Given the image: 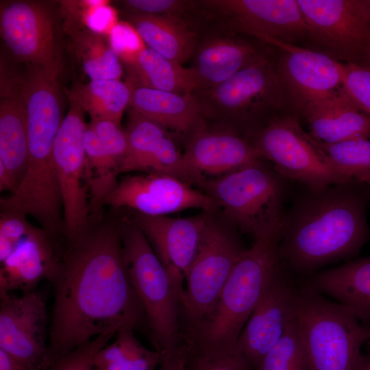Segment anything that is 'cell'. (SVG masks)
<instances>
[{
    "mask_svg": "<svg viewBox=\"0 0 370 370\" xmlns=\"http://www.w3.org/2000/svg\"><path fill=\"white\" fill-rule=\"evenodd\" d=\"M121 220L104 215L65 244L51 282L48 346L52 365L107 332L146 329L149 334L124 262Z\"/></svg>",
    "mask_w": 370,
    "mask_h": 370,
    "instance_id": "6da1fadb",
    "label": "cell"
},
{
    "mask_svg": "<svg viewBox=\"0 0 370 370\" xmlns=\"http://www.w3.org/2000/svg\"><path fill=\"white\" fill-rule=\"evenodd\" d=\"M365 184L353 180L308 189L295 202L284 214L278 248L287 271L307 273L358 253L370 237Z\"/></svg>",
    "mask_w": 370,
    "mask_h": 370,
    "instance_id": "7a4b0ae2",
    "label": "cell"
},
{
    "mask_svg": "<svg viewBox=\"0 0 370 370\" xmlns=\"http://www.w3.org/2000/svg\"><path fill=\"white\" fill-rule=\"evenodd\" d=\"M283 221L255 241L235 264L209 315L188 340L234 347L252 312L258 305L282 264L278 248Z\"/></svg>",
    "mask_w": 370,
    "mask_h": 370,
    "instance_id": "3957f363",
    "label": "cell"
},
{
    "mask_svg": "<svg viewBox=\"0 0 370 370\" xmlns=\"http://www.w3.org/2000/svg\"><path fill=\"white\" fill-rule=\"evenodd\" d=\"M277 60L278 49L271 45L261 58L225 82L194 92L204 119L245 136L276 116L296 114Z\"/></svg>",
    "mask_w": 370,
    "mask_h": 370,
    "instance_id": "277c9868",
    "label": "cell"
},
{
    "mask_svg": "<svg viewBox=\"0 0 370 370\" xmlns=\"http://www.w3.org/2000/svg\"><path fill=\"white\" fill-rule=\"evenodd\" d=\"M123 258L130 281L145 312L151 340L164 354L182 341L178 286L133 219L121 220Z\"/></svg>",
    "mask_w": 370,
    "mask_h": 370,
    "instance_id": "5b68a950",
    "label": "cell"
},
{
    "mask_svg": "<svg viewBox=\"0 0 370 370\" xmlns=\"http://www.w3.org/2000/svg\"><path fill=\"white\" fill-rule=\"evenodd\" d=\"M297 322L307 370H357L370 327L308 284L298 289Z\"/></svg>",
    "mask_w": 370,
    "mask_h": 370,
    "instance_id": "8992f818",
    "label": "cell"
},
{
    "mask_svg": "<svg viewBox=\"0 0 370 370\" xmlns=\"http://www.w3.org/2000/svg\"><path fill=\"white\" fill-rule=\"evenodd\" d=\"M263 160L199 185L221 208L223 221L255 241L280 225L285 214L284 178Z\"/></svg>",
    "mask_w": 370,
    "mask_h": 370,
    "instance_id": "52a82bcc",
    "label": "cell"
},
{
    "mask_svg": "<svg viewBox=\"0 0 370 370\" xmlns=\"http://www.w3.org/2000/svg\"><path fill=\"white\" fill-rule=\"evenodd\" d=\"M245 137L284 179L309 190L351 182L333 167L319 142L302 128L297 114L276 116Z\"/></svg>",
    "mask_w": 370,
    "mask_h": 370,
    "instance_id": "ba28073f",
    "label": "cell"
},
{
    "mask_svg": "<svg viewBox=\"0 0 370 370\" xmlns=\"http://www.w3.org/2000/svg\"><path fill=\"white\" fill-rule=\"evenodd\" d=\"M245 250L236 228L213 216L185 278L180 313L182 335L191 333L212 312Z\"/></svg>",
    "mask_w": 370,
    "mask_h": 370,
    "instance_id": "9c48e42d",
    "label": "cell"
},
{
    "mask_svg": "<svg viewBox=\"0 0 370 370\" xmlns=\"http://www.w3.org/2000/svg\"><path fill=\"white\" fill-rule=\"evenodd\" d=\"M307 27V49L343 64L370 61V17L365 0H297Z\"/></svg>",
    "mask_w": 370,
    "mask_h": 370,
    "instance_id": "30bf717a",
    "label": "cell"
},
{
    "mask_svg": "<svg viewBox=\"0 0 370 370\" xmlns=\"http://www.w3.org/2000/svg\"><path fill=\"white\" fill-rule=\"evenodd\" d=\"M77 91L69 95V108L56 134L53 158L60 189L65 243L89 225V195L86 180L84 134L87 125Z\"/></svg>",
    "mask_w": 370,
    "mask_h": 370,
    "instance_id": "8fae6325",
    "label": "cell"
},
{
    "mask_svg": "<svg viewBox=\"0 0 370 370\" xmlns=\"http://www.w3.org/2000/svg\"><path fill=\"white\" fill-rule=\"evenodd\" d=\"M201 14L213 18L220 29L247 35L265 43L278 40L304 43L307 27L297 0L198 1Z\"/></svg>",
    "mask_w": 370,
    "mask_h": 370,
    "instance_id": "7c38bea8",
    "label": "cell"
},
{
    "mask_svg": "<svg viewBox=\"0 0 370 370\" xmlns=\"http://www.w3.org/2000/svg\"><path fill=\"white\" fill-rule=\"evenodd\" d=\"M47 325L46 301L41 293H0V349L31 370H47L52 366Z\"/></svg>",
    "mask_w": 370,
    "mask_h": 370,
    "instance_id": "4fadbf2b",
    "label": "cell"
},
{
    "mask_svg": "<svg viewBox=\"0 0 370 370\" xmlns=\"http://www.w3.org/2000/svg\"><path fill=\"white\" fill-rule=\"evenodd\" d=\"M106 205L149 216H166L191 208L214 214L219 209L214 199L206 193L175 177L156 173L123 177Z\"/></svg>",
    "mask_w": 370,
    "mask_h": 370,
    "instance_id": "5bb4252c",
    "label": "cell"
},
{
    "mask_svg": "<svg viewBox=\"0 0 370 370\" xmlns=\"http://www.w3.org/2000/svg\"><path fill=\"white\" fill-rule=\"evenodd\" d=\"M263 159L238 132L204 119L182 153L183 180L191 185L219 177Z\"/></svg>",
    "mask_w": 370,
    "mask_h": 370,
    "instance_id": "9a60e30c",
    "label": "cell"
},
{
    "mask_svg": "<svg viewBox=\"0 0 370 370\" xmlns=\"http://www.w3.org/2000/svg\"><path fill=\"white\" fill-rule=\"evenodd\" d=\"M297 292L282 265L235 345L253 370L297 320Z\"/></svg>",
    "mask_w": 370,
    "mask_h": 370,
    "instance_id": "2e32d148",
    "label": "cell"
},
{
    "mask_svg": "<svg viewBox=\"0 0 370 370\" xmlns=\"http://www.w3.org/2000/svg\"><path fill=\"white\" fill-rule=\"evenodd\" d=\"M266 44L278 49V69L297 114L343 89L341 63L299 45L274 40Z\"/></svg>",
    "mask_w": 370,
    "mask_h": 370,
    "instance_id": "e0dca14e",
    "label": "cell"
},
{
    "mask_svg": "<svg viewBox=\"0 0 370 370\" xmlns=\"http://www.w3.org/2000/svg\"><path fill=\"white\" fill-rule=\"evenodd\" d=\"M1 34L14 56L29 66L58 71L51 18L41 4L15 1L1 6Z\"/></svg>",
    "mask_w": 370,
    "mask_h": 370,
    "instance_id": "ac0fdd59",
    "label": "cell"
},
{
    "mask_svg": "<svg viewBox=\"0 0 370 370\" xmlns=\"http://www.w3.org/2000/svg\"><path fill=\"white\" fill-rule=\"evenodd\" d=\"M214 214L184 217L149 216L134 212L133 220L152 245L174 282L184 289L188 270Z\"/></svg>",
    "mask_w": 370,
    "mask_h": 370,
    "instance_id": "d6986e66",
    "label": "cell"
},
{
    "mask_svg": "<svg viewBox=\"0 0 370 370\" xmlns=\"http://www.w3.org/2000/svg\"><path fill=\"white\" fill-rule=\"evenodd\" d=\"M240 34L219 28L218 32L200 38L190 66L197 82L195 91L225 82L261 58L271 46Z\"/></svg>",
    "mask_w": 370,
    "mask_h": 370,
    "instance_id": "ffe728a7",
    "label": "cell"
},
{
    "mask_svg": "<svg viewBox=\"0 0 370 370\" xmlns=\"http://www.w3.org/2000/svg\"><path fill=\"white\" fill-rule=\"evenodd\" d=\"M125 132L127 149L121 164V173L141 171L184 181L182 153L166 130L132 108Z\"/></svg>",
    "mask_w": 370,
    "mask_h": 370,
    "instance_id": "44dd1931",
    "label": "cell"
},
{
    "mask_svg": "<svg viewBox=\"0 0 370 370\" xmlns=\"http://www.w3.org/2000/svg\"><path fill=\"white\" fill-rule=\"evenodd\" d=\"M58 236L42 227H34L20 242L0 269V293L36 290L43 280L52 282L62 256L56 247Z\"/></svg>",
    "mask_w": 370,
    "mask_h": 370,
    "instance_id": "7402d4cb",
    "label": "cell"
},
{
    "mask_svg": "<svg viewBox=\"0 0 370 370\" xmlns=\"http://www.w3.org/2000/svg\"><path fill=\"white\" fill-rule=\"evenodd\" d=\"M316 140L334 143L370 138V115L363 112L343 89L310 103L298 114Z\"/></svg>",
    "mask_w": 370,
    "mask_h": 370,
    "instance_id": "603a6c76",
    "label": "cell"
},
{
    "mask_svg": "<svg viewBox=\"0 0 370 370\" xmlns=\"http://www.w3.org/2000/svg\"><path fill=\"white\" fill-rule=\"evenodd\" d=\"M130 104L169 133L188 138L204 120L199 101L193 92L180 94L141 86L132 90Z\"/></svg>",
    "mask_w": 370,
    "mask_h": 370,
    "instance_id": "cb8c5ba5",
    "label": "cell"
},
{
    "mask_svg": "<svg viewBox=\"0 0 370 370\" xmlns=\"http://www.w3.org/2000/svg\"><path fill=\"white\" fill-rule=\"evenodd\" d=\"M0 161L18 188L29 162L27 112L19 83L14 86L2 80L0 100Z\"/></svg>",
    "mask_w": 370,
    "mask_h": 370,
    "instance_id": "d4e9b609",
    "label": "cell"
},
{
    "mask_svg": "<svg viewBox=\"0 0 370 370\" xmlns=\"http://www.w3.org/2000/svg\"><path fill=\"white\" fill-rule=\"evenodd\" d=\"M307 284L334 298L362 323H370V256L321 272Z\"/></svg>",
    "mask_w": 370,
    "mask_h": 370,
    "instance_id": "484cf974",
    "label": "cell"
},
{
    "mask_svg": "<svg viewBox=\"0 0 370 370\" xmlns=\"http://www.w3.org/2000/svg\"><path fill=\"white\" fill-rule=\"evenodd\" d=\"M130 21L148 48L180 64L192 58L200 39L186 18L134 14Z\"/></svg>",
    "mask_w": 370,
    "mask_h": 370,
    "instance_id": "4316f807",
    "label": "cell"
},
{
    "mask_svg": "<svg viewBox=\"0 0 370 370\" xmlns=\"http://www.w3.org/2000/svg\"><path fill=\"white\" fill-rule=\"evenodd\" d=\"M86 180L89 195V222L103 216L106 201L119 184V160L110 155L101 144L95 131L87 125L84 134Z\"/></svg>",
    "mask_w": 370,
    "mask_h": 370,
    "instance_id": "83f0119b",
    "label": "cell"
},
{
    "mask_svg": "<svg viewBox=\"0 0 370 370\" xmlns=\"http://www.w3.org/2000/svg\"><path fill=\"white\" fill-rule=\"evenodd\" d=\"M132 62L147 87L180 94L193 93L197 90L190 67L184 68L148 47L142 49Z\"/></svg>",
    "mask_w": 370,
    "mask_h": 370,
    "instance_id": "f1b7e54d",
    "label": "cell"
},
{
    "mask_svg": "<svg viewBox=\"0 0 370 370\" xmlns=\"http://www.w3.org/2000/svg\"><path fill=\"white\" fill-rule=\"evenodd\" d=\"M132 90L119 79L90 80L78 90L80 103L91 120L120 125L123 111L130 103Z\"/></svg>",
    "mask_w": 370,
    "mask_h": 370,
    "instance_id": "f546056e",
    "label": "cell"
},
{
    "mask_svg": "<svg viewBox=\"0 0 370 370\" xmlns=\"http://www.w3.org/2000/svg\"><path fill=\"white\" fill-rule=\"evenodd\" d=\"M74 41L77 58L90 80L120 78L119 54L100 33L84 29L75 34Z\"/></svg>",
    "mask_w": 370,
    "mask_h": 370,
    "instance_id": "4dcf8cb0",
    "label": "cell"
},
{
    "mask_svg": "<svg viewBox=\"0 0 370 370\" xmlns=\"http://www.w3.org/2000/svg\"><path fill=\"white\" fill-rule=\"evenodd\" d=\"M319 142L331 164L345 178L366 184L370 177L369 139H352L334 143Z\"/></svg>",
    "mask_w": 370,
    "mask_h": 370,
    "instance_id": "1f68e13d",
    "label": "cell"
},
{
    "mask_svg": "<svg viewBox=\"0 0 370 370\" xmlns=\"http://www.w3.org/2000/svg\"><path fill=\"white\" fill-rule=\"evenodd\" d=\"M184 339L183 370H253L235 346L207 345Z\"/></svg>",
    "mask_w": 370,
    "mask_h": 370,
    "instance_id": "d6a6232c",
    "label": "cell"
},
{
    "mask_svg": "<svg viewBox=\"0 0 370 370\" xmlns=\"http://www.w3.org/2000/svg\"><path fill=\"white\" fill-rule=\"evenodd\" d=\"M255 370H307L297 320L264 356Z\"/></svg>",
    "mask_w": 370,
    "mask_h": 370,
    "instance_id": "836d02e7",
    "label": "cell"
},
{
    "mask_svg": "<svg viewBox=\"0 0 370 370\" xmlns=\"http://www.w3.org/2000/svg\"><path fill=\"white\" fill-rule=\"evenodd\" d=\"M34 226L27 216L12 212L0 214V261L5 260Z\"/></svg>",
    "mask_w": 370,
    "mask_h": 370,
    "instance_id": "e575fe53",
    "label": "cell"
},
{
    "mask_svg": "<svg viewBox=\"0 0 370 370\" xmlns=\"http://www.w3.org/2000/svg\"><path fill=\"white\" fill-rule=\"evenodd\" d=\"M345 91L365 112L370 115V68L341 63Z\"/></svg>",
    "mask_w": 370,
    "mask_h": 370,
    "instance_id": "d590c367",
    "label": "cell"
},
{
    "mask_svg": "<svg viewBox=\"0 0 370 370\" xmlns=\"http://www.w3.org/2000/svg\"><path fill=\"white\" fill-rule=\"evenodd\" d=\"M124 3L134 14L186 18V14H196L198 10V1L128 0Z\"/></svg>",
    "mask_w": 370,
    "mask_h": 370,
    "instance_id": "8d00e7d4",
    "label": "cell"
},
{
    "mask_svg": "<svg viewBox=\"0 0 370 370\" xmlns=\"http://www.w3.org/2000/svg\"><path fill=\"white\" fill-rule=\"evenodd\" d=\"M115 334L114 332H105L79 346L60 361L66 370H94L95 356Z\"/></svg>",
    "mask_w": 370,
    "mask_h": 370,
    "instance_id": "74e56055",
    "label": "cell"
},
{
    "mask_svg": "<svg viewBox=\"0 0 370 370\" xmlns=\"http://www.w3.org/2000/svg\"><path fill=\"white\" fill-rule=\"evenodd\" d=\"M89 126L96 133L105 150L121 164L127 149L125 130L120 125L104 120H91Z\"/></svg>",
    "mask_w": 370,
    "mask_h": 370,
    "instance_id": "f35d334b",
    "label": "cell"
},
{
    "mask_svg": "<svg viewBox=\"0 0 370 370\" xmlns=\"http://www.w3.org/2000/svg\"><path fill=\"white\" fill-rule=\"evenodd\" d=\"M140 40L134 27L125 23L115 24L110 32V42L112 47L119 56H124L131 61L144 48L141 47Z\"/></svg>",
    "mask_w": 370,
    "mask_h": 370,
    "instance_id": "ab89813d",
    "label": "cell"
},
{
    "mask_svg": "<svg viewBox=\"0 0 370 370\" xmlns=\"http://www.w3.org/2000/svg\"><path fill=\"white\" fill-rule=\"evenodd\" d=\"M114 19L113 10L106 5L102 1H95L92 9L86 16V22L90 29L96 32H103L108 27H112Z\"/></svg>",
    "mask_w": 370,
    "mask_h": 370,
    "instance_id": "60d3db41",
    "label": "cell"
},
{
    "mask_svg": "<svg viewBox=\"0 0 370 370\" xmlns=\"http://www.w3.org/2000/svg\"><path fill=\"white\" fill-rule=\"evenodd\" d=\"M185 341H182L172 351L164 354V358L158 370H183Z\"/></svg>",
    "mask_w": 370,
    "mask_h": 370,
    "instance_id": "b9f144b4",
    "label": "cell"
},
{
    "mask_svg": "<svg viewBox=\"0 0 370 370\" xmlns=\"http://www.w3.org/2000/svg\"><path fill=\"white\" fill-rule=\"evenodd\" d=\"M0 370H31L26 365L0 349Z\"/></svg>",
    "mask_w": 370,
    "mask_h": 370,
    "instance_id": "7bdbcfd3",
    "label": "cell"
},
{
    "mask_svg": "<svg viewBox=\"0 0 370 370\" xmlns=\"http://www.w3.org/2000/svg\"><path fill=\"white\" fill-rule=\"evenodd\" d=\"M357 370H370V341L366 344V351L362 354Z\"/></svg>",
    "mask_w": 370,
    "mask_h": 370,
    "instance_id": "ee69618b",
    "label": "cell"
},
{
    "mask_svg": "<svg viewBox=\"0 0 370 370\" xmlns=\"http://www.w3.org/2000/svg\"><path fill=\"white\" fill-rule=\"evenodd\" d=\"M47 370H66V369L62 362L59 360Z\"/></svg>",
    "mask_w": 370,
    "mask_h": 370,
    "instance_id": "f6af8a7d",
    "label": "cell"
},
{
    "mask_svg": "<svg viewBox=\"0 0 370 370\" xmlns=\"http://www.w3.org/2000/svg\"><path fill=\"white\" fill-rule=\"evenodd\" d=\"M366 184L369 187V200L370 201V177L366 182Z\"/></svg>",
    "mask_w": 370,
    "mask_h": 370,
    "instance_id": "bcb514c9",
    "label": "cell"
},
{
    "mask_svg": "<svg viewBox=\"0 0 370 370\" xmlns=\"http://www.w3.org/2000/svg\"><path fill=\"white\" fill-rule=\"evenodd\" d=\"M365 2H366V4H367V7L369 17H370V0H365Z\"/></svg>",
    "mask_w": 370,
    "mask_h": 370,
    "instance_id": "7dc6e473",
    "label": "cell"
},
{
    "mask_svg": "<svg viewBox=\"0 0 370 370\" xmlns=\"http://www.w3.org/2000/svg\"><path fill=\"white\" fill-rule=\"evenodd\" d=\"M365 67H369V68H370V61H369V62L367 64V66H365Z\"/></svg>",
    "mask_w": 370,
    "mask_h": 370,
    "instance_id": "c3c4849f",
    "label": "cell"
},
{
    "mask_svg": "<svg viewBox=\"0 0 370 370\" xmlns=\"http://www.w3.org/2000/svg\"><path fill=\"white\" fill-rule=\"evenodd\" d=\"M365 325H368L369 327H370V323H368V324H365Z\"/></svg>",
    "mask_w": 370,
    "mask_h": 370,
    "instance_id": "681fc988",
    "label": "cell"
},
{
    "mask_svg": "<svg viewBox=\"0 0 370 370\" xmlns=\"http://www.w3.org/2000/svg\"><path fill=\"white\" fill-rule=\"evenodd\" d=\"M94 370H98V369H97L94 368Z\"/></svg>",
    "mask_w": 370,
    "mask_h": 370,
    "instance_id": "f907efd6",
    "label": "cell"
}]
</instances>
